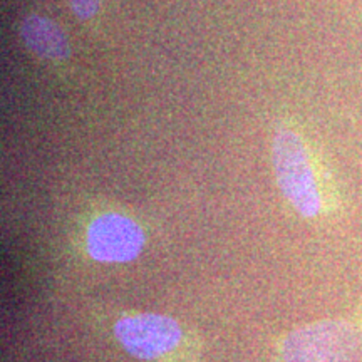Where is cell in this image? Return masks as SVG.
<instances>
[{
	"label": "cell",
	"instance_id": "obj_4",
	"mask_svg": "<svg viewBox=\"0 0 362 362\" xmlns=\"http://www.w3.org/2000/svg\"><path fill=\"white\" fill-rule=\"evenodd\" d=\"M144 247L141 226L121 214L98 216L88 228V252L103 264H126L134 260Z\"/></svg>",
	"mask_w": 362,
	"mask_h": 362
},
{
	"label": "cell",
	"instance_id": "obj_3",
	"mask_svg": "<svg viewBox=\"0 0 362 362\" xmlns=\"http://www.w3.org/2000/svg\"><path fill=\"white\" fill-rule=\"evenodd\" d=\"M115 334L128 354L143 361H155L168 354L181 341L178 322L160 314L123 317L115 325Z\"/></svg>",
	"mask_w": 362,
	"mask_h": 362
},
{
	"label": "cell",
	"instance_id": "obj_5",
	"mask_svg": "<svg viewBox=\"0 0 362 362\" xmlns=\"http://www.w3.org/2000/svg\"><path fill=\"white\" fill-rule=\"evenodd\" d=\"M22 40L35 56L45 61H64L69 56L66 35L52 21L33 13L21 25Z\"/></svg>",
	"mask_w": 362,
	"mask_h": 362
},
{
	"label": "cell",
	"instance_id": "obj_2",
	"mask_svg": "<svg viewBox=\"0 0 362 362\" xmlns=\"http://www.w3.org/2000/svg\"><path fill=\"white\" fill-rule=\"evenodd\" d=\"M280 352L284 362H359L362 330L349 320H320L292 330Z\"/></svg>",
	"mask_w": 362,
	"mask_h": 362
},
{
	"label": "cell",
	"instance_id": "obj_6",
	"mask_svg": "<svg viewBox=\"0 0 362 362\" xmlns=\"http://www.w3.org/2000/svg\"><path fill=\"white\" fill-rule=\"evenodd\" d=\"M67 4L71 11L83 21L94 17L99 11V0H67Z\"/></svg>",
	"mask_w": 362,
	"mask_h": 362
},
{
	"label": "cell",
	"instance_id": "obj_1",
	"mask_svg": "<svg viewBox=\"0 0 362 362\" xmlns=\"http://www.w3.org/2000/svg\"><path fill=\"white\" fill-rule=\"evenodd\" d=\"M280 192L298 215L314 218L322 211V194L304 139L291 128H280L272 146Z\"/></svg>",
	"mask_w": 362,
	"mask_h": 362
}]
</instances>
